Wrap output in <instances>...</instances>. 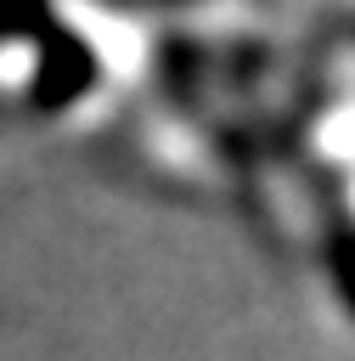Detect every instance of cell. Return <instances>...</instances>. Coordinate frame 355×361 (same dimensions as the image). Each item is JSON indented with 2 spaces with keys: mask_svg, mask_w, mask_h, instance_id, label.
<instances>
[{
  "mask_svg": "<svg viewBox=\"0 0 355 361\" xmlns=\"http://www.w3.org/2000/svg\"><path fill=\"white\" fill-rule=\"evenodd\" d=\"M96 79H101V62L73 28H45L39 34V62H34V79H28L34 107H45V113L73 107Z\"/></svg>",
  "mask_w": 355,
  "mask_h": 361,
  "instance_id": "1",
  "label": "cell"
},
{
  "mask_svg": "<svg viewBox=\"0 0 355 361\" xmlns=\"http://www.w3.org/2000/svg\"><path fill=\"white\" fill-rule=\"evenodd\" d=\"M327 271H332V293L344 299V310L355 316V226L338 220L327 231Z\"/></svg>",
  "mask_w": 355,
  "mask_h": 361,
  "instance_id": "2",
  "label": "cell"
}]
</instances>
